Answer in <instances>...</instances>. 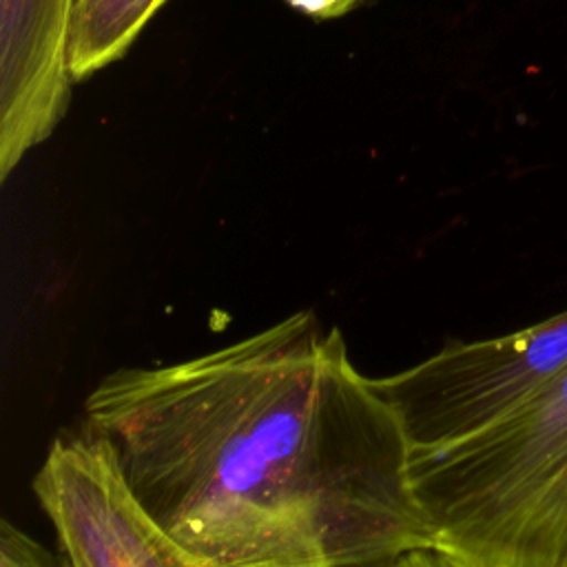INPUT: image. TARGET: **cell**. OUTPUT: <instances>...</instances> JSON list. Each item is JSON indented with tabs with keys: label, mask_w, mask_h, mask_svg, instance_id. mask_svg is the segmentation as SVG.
I'll return each instance as SVG.
<instances>
[{
	"label": "cell",
	"mask_w": 567,
	"mask_h": 567,
	"mask_svg": "<svg viewBox=\"0 0 567 567\" xmlns=\"http://www.w3.org/2000/svg\"><path fill=\"white\" fill-rule=\"evenodd\" d=\"M166 0H73L66 69L80 82L120 60Z\"/></svg>",
	"instance_id": "cell-5"
},
{
	"label": "cell",
	"mask_w": 567,
	"mask_h": 567,
	"mask_svg": "<svg viewBox=\"0 0 567 567\" xmlns=\"http://www.w3.org/2000/svg\"><path fill=\"white\" fill-rule=\"evenodd\" d=\"M567 370V308L512 334L450 343L374 388L412 452H430L501 421Z\"/></svg>",
	"instance_id": "cell-3"
},
{
	"label": "cell",
	"mask_w": 567,
	"mask_h": 567,
	"mask_svg": "<svg viewBox=\"0 0 567 567\" xmlns=\"http://www.w3.org/2000/svg\"><path fill=\"white\" fill-rule=\"evenodd\" d=\"M84 427L199 567H392L432 545L401 421L315 310L113 370Z\"/></svg>",
	"instance_id": "cell-1"
},
{
	"label": "cell",
	"mask_w": 567,
	"mask_h": 567,
	"mask_svg": "<svg viewBox=\"0 0 567 567\" xmlns=\"http://www.w3.org/2000/svg\"><path fill=\"white\" fill-rule=\"evenodd\" d=\"M432 545L470 567H567V370L452 445L412 452Z\"/></svg>",
	"instance_id": "cell-2"
},
{
	"label": "cell",
	"mask_w": 567,
	"mask_h": 567,
	"mask_svg": "<svg viewBox=\"0 0 567 567\" xmlns=\"http://www.w3.org/2000/svg\"><path fill=\"white\" fill-rule=\"evenodd\" d=\"M392 567H470L436 545H421L396 558Z\"/></svg>",
	"instance_id": "cell-7"
},
{
	"label": "cell",
	"mask_w": 567,
	"mask_h": 567,
	"mask_svg": "<svg viewBox=\"0 0 567 567\" xmlns=\"http://www.w3.org/2000/svg\"><path fill=\"white\" fill-rule=\"evenodd\" d=\"M361 2H365V0H354V7H359Z\"/></svg>",
	"instance_id": "cell-8"
},
{
	"label": "cell",
	"mask_w": 567,
	"mask_h": 567,
	"mask_svg": "<svg viewBox=\"0 0 567 567\" xmlns=\"http://www.w3.org/2000/svg\"><path fill=\"white\" fill-rule=\"evenodd\" d=\"M0 567H69L64 556H53L11 520L0 523Z\"/></svg>",
	"instance_id": "cell-6"
},
{
	"label": "cell",
	"mask_w": 567,
	"mask_h": 567,
	"mask_svg": "<svg viewBox=\"0 0 567 567\" xmlns=\"http://www.w3.org/2000/svg\"><path fill=\"white\" fill-rule=\"evenodd\" d=\"M33 492L69 567H199L137 503L106 443L86 427L51 443Z\"/></svg>",
	"instance_id": "cell-4"
}]
</instances>
